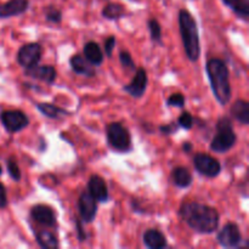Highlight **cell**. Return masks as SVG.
<instances>
[{"label": "cell", "mask_w": 249, "mask_h": 249, "mask_svg": "<svg viewBox=\"0 0 249 249\" xmlns=\"http://www.w3.org/2000/svg\"><path fill=\"white\" fill-rule=\"evenodd\" d=\"M179 216L191 230L202 235L215 232L220 220V215L214 207L199 202H184L180 206Z\"/></svg>", "instance_id": "6da1fadb"}, {"label": "cell", "mask_w": 249, "mask_h": 249, "mask_svg": "<svg viewBox=\"0 0 249 249\" xmlns=\"http://www.w3.org/2000/svg\"><path fill=\"white\" fill-rule=\"evenodd\" d=\"M206 72L214 97L221 106H226L232 96L228 65L221 58L212 57L207 61Z\"/></svg>", "instance_id": "7a4b0ae2"}, {"label": "cell", "mask_w": 249, "mask_h": 249, "mask_svg": "<svg viewBox=\"0 0 249 249\" xmlns=\"http://www.w3.org/2000/svg\"><path fill=\"white\" fill-rule=\"evenodd\" d=\"M178 19L185 53L191 62H197L201 56V43L196 19L186 9L180 10Z\"/></svg>", "instance_id": "3957f363"}, {"label": "cell", "mask_w": 249, "mask_h": 249, "mask_svg": "<svg viewBox=\"0 0 249 249\" xmlns=\"http://www.w3.org/2000/svg\"><path fill=\"white\" fill-rule=\"evenodd\" d=\"M216 134L211 142V150L216 153H226L237 141V135L233 130V123L230 117L223 116L216 122Z\"/></svg>", "instance_id": "277c9868"}, {"label": "cell", "mask_w": 249, "mask_h": 249, "mask_svg": "<svg viewBox=\"0 0 249 249\" xmlns=\"http://www.w3.org/2000/svg\"><path fill=\"white\" fill-rule=\"evenodd\" d=\"M106 135L112 150L119 153H128L133 150L131 135L122 122H112L107 125Z\"/></svg>", "instance_id": "5b68a950"}, {"label": "cell", "mask_w": 249, "mask_h": 249, "mask_svg": "<svg viewBox=\"0 0 249 249\" xmlns=\"http://www.w3.org/2000/svg\"><path fill=\"white\" fill-rule=\"evenodd\" d=\"M0 121L5 130L10 134H16L29 125V118L21 109H6L0 113Z\"/></svg>", "instance_id": "8992f818"}, {"label": "cell", "mask_w": 249, "mask_h": 249, "mask_svg": "<svg viewBox=\"0 0 249 249\" xmlns=\"http://www.w3.org/2000/svg\"><path fill=\"white\" fill-rule=\"evenodd\" d=\"M216 240H218V243L221 247L228 249L240 248L243 242L240 228L235 223L225 224L218 232Z\"/></svg>", "instance_id": "52a82bcc"}, {"label": "cell", "mask_w": 249, "mask_h": 249, "mask_svg": "<svg viewBox=\"0 0 249 249\" xmlns=\"http://www.w3.org/2000/svg\"><path fill=\"white\" fill-rule=\"evenodd\" d=\"M194 165L198 174L211 179L216 178L221 173L220 162L207 153H197L194 157Z\"/></svg>", "instance_id": "ba28073f"}, {"label": "cell", "mask_w": 249, "mask_h": 249, "mask_svg": "<svg viewBox=\"0 0 249 249\" xmlns=\"http://www.w3.org/2000/svg\"><path fill=\"white\" fill-rule=\"evenodd\" d=\"M41 53H43V49H41V45L39 43H34L33 41V43L24 44L17 51V63L21 67H23L24 70L33 67V66L38 65L39 61L41 60Z\"/></svg>", "instance_id": "9c48e42d"}, {"label": "cell", "mask_w": 249, "mask_h": 249, "mask_svg": "<svg viewBox=\"0 0 249 249\" xmlns=\"http://www.w3.org/2000/svg\"><path fill=\"white\" fill-rule=\"evenodd\" d=\"M78 211L83 223L91 224L97 215V201L89 192L83 191L78 199Z\"/></svg>", "instance_id": "30bf717a"}, {"label": "cell", "mask_w": 249, "mask_h": 249, "mask_svg": "<svg viewBox=\"0 0 249 249\" xmlns=\"http://www.w3.org/2000/svg\"><path fill=\"white\" fill-rule=\"evenodd\" d=\"M31 218L34 223L44 226V228L53 229L57 226L56 213L50 206L46 204H36L31 208Z\"/></svg>", "instance_id": "8fae6325"}, {"label": "cell", "mask_w": 249, "mask_h": 249, "mask_svg": "<svg viewBox=\"0 0 249 249\" xmlns=\"http://www.w3.org/2000/svg\"><path fill=\"white\" fill-rule=\"evenodd\" d=\"M147 84V72H146V70L143 67H139L135 70V74H134L133 79L130 80L129 84L124 85L123 90L125 92H128L130 96L135 97V99H140L146 92Z\"/></svg>", "instance_id": "7c38bea8"}, {"label": "cell", "mask_w": 249, "mask_h": 249, "mask_svg": "<svg viewBox=\"0 0 249 249\" xmlns=\"http://www.w3.org/2000/svg\"><path fill=\"white\" fill-rule=\"evenodd\" d=\"M24 75L39 80V82L45 83L48 85H51L55 83L56 78H57V72H56L55 67L51 65H36L33 67L26 68L24 70Z\"/></svg>", "instance_id": "4fadbf2b"}, {"label": "cell", "mask_w": 249, "mask_h": 249, "mask_svg": "<svg viewBox=\"0 0 249 249\" xmlns=\"http://www.w3.org/2000/svg\"><path fill=\"white\" fill-rule=\"evenodd\" d=\"M88 192L100 203H106L109 199V192L106 181L104 178L97 174L90 177L88 181Z\"/></svg>", "instance_id": "5bb4252c"}, {"label": "cell", "mask_w": 249, "mask_h": 249, "mask_svg": "<svg viewBox=\"0 0 249 249\" xmlns=\"http://www.w3.org/2000/svg\"><path fill=\"white\" fill-rule=\"evenodd\" d=\"M29 7V0H9L0 4V18H11L24 14Z\"/></svg>", "instance_id": "9a60e30c"}, {"label": "cell", "mask_w": 249, "mask_h": 249, "mask_svg": "<svg viewBox=\"0 0 249 249\" xmlns=\"http://www.w3.org/2000/svg\"><path fill=\"white\" fill-rule=\"evenodd\" d=\"M83 53H84L85 60L95 67L101 66L104 62V51L96 41L90 40L85 43L83 46Z\"/></svg>", "instance_id": "2e32d148"}, {"label": "cell", "mask_w": 249, "mask_h": 249, "mask_svg": "<svg viewBox=\"0 0 249 249\" xmlns=\"http://www.w3.org/2000/svg\"><path fill=\"white\" fill-rule=\"evenodd\" d=\"M143 245L150 249H164L168 247L164 233L156 229H148L142 235Z\"/></svg>", "instance_id": "e0dca14e"}, {"label": "cell", "mask_w": 249, "mask_h": 249, "mask_svg": "<svg viewBox=\"0 0 249 249\" xmlns=\"http://www.w3.org/2000/svg\"><path fill=\"white\" fill-rule=\"evenodd\" d=\"M71 68L74 73L79 75H84V77L91 78L95 77L96 74V71H95L94 66L90 65L87 60H85L84 56L82 55H73L70 60Z\"/></svg>", "instance_id": "ac0fdd59"}, {"label": "cell", "mask_w": 249, "mask_h": 249, "mask_svg": "<svg viewBox=\"0 0 249 249\" xmlns=\"http://www.w3.org/2000/svg\"><path fill=\"white\" fill-rule=\"evenodd\" d=\"M170 180L179 189H187V187L191 186L194 178H192L191 172L186 167L179 165V167H175L172 170V173H170Z\"/></svg>", "instance_id": "d6986e66"}, {"label": "cell", "mask_w": 249, "mask_h": 249, "mask_svg": "<svg viewBox=\"0 0 249 249\" xmlns=\"http://www.w3.org/2000/svg\"><path fill=\"white\" fill-rule=\"evenodd\" d=\"M36 107L43 116L48 117L50 119H60L72 114L67 109L61 108V107L50 104V102H39V104L36 105Z\"/></svg>", "instance_id": "ffe728a7"}, {"label": "cell", "mask_w": 249, "mask_h": 249, "mask_svg": "<svg viewBox=\"0 0 249 249\" xmlns=\"http://www.w3.org/2000/svg\"><path fill=\"white\" fill-rule=\"evenodd\" d=\"M36 241L43 249H57L60 247L57 236L50 230H40L36 232Z\"/></svg>", "instance_id": "44dd1931"}, {"label": "cell", "mask_w": 249, "mask_h": 249, "mask_svg": "<svg viewBox=\"0 0 249 249\" xmlns=\"http://www.w3.org/2000/svg\"><path fill=\"white\" fill-rule=\"evenodd\" d=\"M231 114L242 125L249 124V104L246 100H237L231 106Z\"/></svg>", "instance_id": "7402d4cb"}, {"label": "cell", "mask_w": 249, "mask_h": 249, "mask_svg": "<svg viewBox=\"0 0 249 249\" xmlns=\"http://www.w3.org/2000/svg\"><path fill=\"white\" fill-rule=\"evenodd\" d=\"M101 15L104 18L109 19V21H117V19H121L123 17H125L126 10L119 2H109V4H107L102 9Z\"/></svg>", "instance_id": "603a6c76"}, {"label": "cell", "mask_w": 249, "mask_h": 249, "mask_svg": "<svg viewBox=\"0 0 249 249\" xmlns=\"http://www.w3.org/2000/svg\"><path fill=\"white\" fill-rule=\"evenodd\" d=\"M223 2L235 12L236 16L240 17L243 21H248L249 0H223Z\"/></svg>", "instance_id": "cb8c5ba5"}, {"label": "cell", "mask_w": 249, "mask_h": 249, "mask_svg": "<svg viewBox=\"0 0 249 249\" xmlns=\"http://www.w3.org/2000/svg\"><path fill=\"white\" fill-rule=\"evenodd\" d=\"M147 28L150 32L151 40L156 44H162V27L156 18H150L147 21Z\"/></svg>", "instance_id": "d4e9b609"}, {"label": "cell", "mask_w": 249, "mask_h": 249, "mask_svg": "<svg viewBox=\"0 0 249 249\" xmlns=\"http://www.w3.org/2000/svg\"><path fill=\"white\" fill-rule=\"evenodd\" d=\"M6 169H7V173H9L10 178H11L14 181H19L22 178V174H21V169H19V165L18 163H17V160L16 157H14V156H11V157H9L6 160Z\"/></svg>", "instance_id": "484cf974"}, {"label": "cell", "mask_w": 249, "mask_h": 249, "mask_svg": "<svg viewBox=\"0 0 249 249\" xmlns=\"http://www.w3.org/2000/svg\"><path fill=\"white\" fill-rule=\"evenodd\" d=\"M44 14H45V19L50 23L58 24L62 22V11L53 6V5L46 6L45 10H44Z\"/></svg>", "instance_id": "4316f807"}, {"label": "cell", "mask_w": 249, "mask_h": 249, "mask_svg": "<svg viewBox=\"0 0 249 249\" xmlns=\"http://www.w3.org/2000/svg\"><path fill=\"white\" fill-rule=\"evenodd\" d=\"M119 62H121L122 67L126 71H135L136 70V65L135 61L133 60L131 57L130 53L126 50H122L119 53Z\"/></svg>", "instance_id": "83f0119b"}, {"label": "cell", "mask_w": 249, "mask_h": 249, "mask_svg": "<svg viewBox=\"0 0 249 249\" xmlns=\"http://www.w3.org/2000/svg\"><path fill=\"white\" fill-rule=\"evenodd\" d=\"M177 124H178V126H179V128L185 129V130H190V129H191L192 126L195 125L194 116H192L190 112L184 111L181 114H180L179 118H178Z\"/></svg>", "instance_id": "f1b7e54d"}, {"label": "cell", "mask_w": 249, "mask_h": 249, "mask_svg": "<svg viewBox=\"0 0 249 249\" xmlns=\"http://www.w3.org/2000/svg\"><path fill=\"white\" fill-rule=\"evenodd\" d=\"M185 102H186V99L181 92H175L167 99L168 106L178 107V108H182L185 106Z\"/></svg>", "instance_id": "f546056e"}, {"label": "cell", "mask_w": 249, "mask_h": 249, "mask_svg": "<svg viewBox=\"0 0 249 249\" xmlns=\"http://www.w3.org/2000/svg\"><path fill=\"white\" fill-rule=\"evenodd\" d=\"M116 43H117V39L114 36H107V38L105 39L104 50H105V55H106L107 57H111L112 56V53H113V50H114V46H116Z\"/></svg>", "instance_id": "4dcf8cb0"}, {"label": "cell", "mask_w": 249, "mask_h": 249, "mask_svg": "<svg viewBox=\"0 0 249 249\" xmlns=\"http://www.w3.org/2000/svg\"><path fill=\"white\" fill-rule=\"evenodd\" d=\"M83 225H84V223H83L82 220H79V219L75 220V229H77L75 232H77V238L79 242H85V241L88 240V235L87 232H85L84 226Z\"/></svg>", "instance_id": "1f68e13d"}, {"label": "cell", "mask_w": 249, "mask_h": 249, "mask_svg": "<svg viewBox=\"0 0 249 249\" xmlns=\"http://www.w3.org/2000/svg\"><path fill=\"white\" fill-rule=\"evenodd\" d=\"M179 129L177 123L172 124H165V125L160 126V131L163 134V135H172V134H175Z\"/></svg>", "instance_id": "d6a6232c"}, {"label": "cell", "mask_w": 249, "mask_h": 249, "mask_svg": "<svg viewBox=\"0 0 249 249\" xmlns=\"http://www.w3.org/2000/svg\"><path fill=\"white\" fill-rule=\"evenodd\" d=\"M7 206V195H6V189H5L4 185L0 182V209L6 208Z\"/></svg>", "instance_id": "836d02e7"}, {"label": "cell", "mask_w": 249, "mask_h": 249, "mask_svg": "<svg viewBox=\"0 0 249 249\" xmlns=\"http://www.w3.org/2000/svg\"><path fill=\"white\" fill-rule=\"evenodd\" d=\"M192 150H194V146H192L191 142H189V141H185V142L182 143V151H184V152L190 153Z\"/></svg>", "instance_id": "e575fe53"}, {"label": "cell", "mask_w": 249, "mask_h": 249, "mask_svg": "<svg viewBox=\"0 0 249 249\" xmlns=\"http://www.w3.org/2000/svg\"><path fill=\"white\" fill-rule=\"evenodd\" d=\"M1 174H2V167L0 165V177H1Z\"/></svg>", "instance_id": "d590c367"}]
</instances>
